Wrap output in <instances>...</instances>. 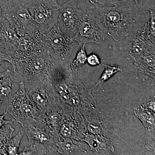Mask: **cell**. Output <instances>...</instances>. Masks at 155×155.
I'll list each match as a JSON object with an SVG mask.
<instances>
[{
    "label": "cell",
    "mask_w": 155,
    "mask_h": 155,
    "mask_svg": "<svg viewBox=\"0 0 155 155\" xmlns=\"http://www.w3.org/2000/svg\"><path fill=\"white\" fill-rule=\"evenodd\" d=\"M134 113L136 116L140 119L147 130H150L155 127V116L148 110L145 108H135Z\"/></svg>",
    "instance_id": "obj_19"
},
{
    "label": "cell",
    "mask_w": 155,
    "mask_h": 155,
    "mask_svg": "<svg viewBox=\"0 0 155 155\" xmlns=\"http://www.w3.org/2000/svg\"><path fill=\"white\" fill-rule=\"evenodd\" d=\"M94 2L104 6H113L122 3L129 2L131 0H91Z\"/></svg>",
    "instance_id": "obj_25"
},
{
    "label": "cell",
    "mask_w": 155,
    "mask_h": 155,
    "mask_svg": "<svg viewBox=\"0 0 155 155\" xmlns=\"http://www.w3.org/2000/svg\"><path fill=\"white\" fill-rule=\"evenodd\" d=\"M24 134V132L21 130L9 140L4 148L7 155H18L19 145Z\"/></svg>",
    "instance_id": "obj_20"
},
{
    "label": "cell",
    "mask_w": 155,
    "mask_h": 155,
    "mask_svg": "<svg viewBox=\"0 0 155 155\" xmlns=\"http://www.w3.org/2000/svg\"><path fill=\"white\" fill-rule=\"evenodd\" d=\"M7 8L0 5V25L8 23L9 21L6 16Z\"/></svg>",
    "instance_id": "obj_28"
},
{
    "label": "cell",
    "mask_w": 155,
    "mask_h": 155,
    "mask_svg": "<svg viewBox=\"0 0 155 155\" xmlns=\"http://www.w3.org/2000/svg\"><path fill=\"white\" fill-rule=\"evenodd\" d=\"M88 1L99 12L106 32L115 41H120L130 34L135 20L129 2L107 6Z\"/></svg>",
    "instance_id": "obj_1"
},
{
    "label": "cell",
    "mask_w": 155,
    "mask_h": 155,
    "mask_svg": "<svg viewBox=\"0 0 155 155\" xmlns=\"http://www.w3.org/2000/svg\"><path fill=\"white\" fill-rule=\"evenodd\" d=\"M24 85L31 101L43 114H45L59 106L51 75L44 80Z\"/></svg>",
    "instance_id": "obj_7"
},
{
    "label": "cell",
    "mask_w": 155,
    "mask_h": 155,
    "mask_svg": "<svg viewBox=\"0 0 155 155\" xmlns=\"http://www.w3.org/2000/svg\"><path fill=\"white\" fill-rule=\"evenodd\" d=\"M6 111L12 122L19 124L26 119H44V114L31 101L22 81L17 91L9 98Z\"/></svg>",
    "instance_id": "obj_6"
},
{
    "label": "cell",
    "mask_w": 155,
    "mask_h": 155,
    "mask_svg": "<svg viewBox=\"0 0 155 155\" xmlns=\"http://www.w3.org/2000/svg\"><path fill=\"white\" fill-rule=\"evenodd\" d=\"M85 45H81L76 53L74 60L69 64V69L72 71H77V68H81L86 64L87 57L85 51Z\"/></svg>",
    "instance_id": "obj_21"
},
{
    "label": "cell",
    "mask_w": 155,
    "mask_h": 155,
    "mask_svg": "<svg viewBox=\"0 0 155 155\" xmlns=\"http://www.w3.org/2000/svg\"><path fill=\"white\" fill-rule=\"evenodd\" d=\"M56 145L59 154L79 155L84 153V145L74 139L56 136Z\"/></svg>",
    "instance_id": "obj_15"
},
{
    "label": "cell",
    "mask_w": 155,
    "mask_h": 155,
    "mask_svg": "<svg viewBox=\"0 0 155 155\" xmlns=\"http://www.w3.org/2000/svg\"><path fill=\"white\" fill-rule=\"evenodd\" d=\"M42 35L46 50L54 61L59 64L69 65L81 46L75 38L64 34L58 23Z\"/></svg>",
    "instance_id": "obj_3"
},
{
    "label": "cell",
    "mask_w": 155,
    "mask_h": 155,
    "mask_svg": "<svg viewBox=\"0 0 155 155\" xmlns=\"http://www.w3.org/2000/svg\"><path fill=\"white\" fill-rule=\"evenodd\" d=\"M28 8L39 33H46L58 24L59 8L54 7L47 0H31Z\"/></svg>",
    "instance_id": "obj_8"
},
{
    "label": "cell",
    "mask_w": 155,
    "mask_h": 155,
    "mask_svg": "<svg viewBox=\"0 0 155 155\" xmlns=\"http://www.w3.org/2000/svg\"><path fill=\"white\" fill-rule=\"evenodd\" d=\"M5 61L10 63L12 67L14 66V58H13V56L0 49V66L1 63Z\"/></svg>",
    "instance_id": "obj_26"
},
{
    "label": "cell",
    "mask_w": 155,
    "mask_h": 155,
    "mask_svg": "<svg viewBox=\"0 0 155 155\" xmlns=\"http://www.w3.org/2000/svg\"><path fill=\"white\" fill-rule=\"evenodd\" d=\"M47 52L45 49L43 35L39 32L19 36L14 59H20Z\"/></svg>",
    "instance_id": "obj_12"
},
{
    "label": "cell",
    "mask_w": 155,
    "mask_h": 155,
    "mask_svg": "<svg viewBox=\"0 0 155 155\" xmlns=\"http://www.w3.org/2000/svg\"><path fill=\"white\" fill-rule=\"evenodd\" d=\"M87 62L90 66H97L101 64V60L98 56L91 54L87 57Z\"/></svg>",
    "instance_id": "obj_27"
},
{
    "label": "cell",
    "mask_w": 155,
    "mask_h": 155,
    "mask_svg": "<svg viewBox=\"0 0 155 155\" xmlns=\"http://www.w3.org/2000/svg\"><path fill=\"white\" fill-rule=\"evenodd\" d=\"M30 1L26 0L7 8V19L19 36L38 32L28 10Z\"/></svg>",
    "instance_id": "obj_9"
},
{
    "label": "cell",
    "mask_w": 155,
    "mask_h": 155,
    "mask_svg": "<svg viewBox=\"0 0 155 155\" xmlns=\"http://www.w3.org/2000/svg\"><path fill=\"white\" fill-rule=\"evenodd\" d=\"M133 58L135 66L140 71L154 77L155 53H148L140 57Z\"/></svg>",
    "instance_id": "obj_18"
},
{
    "label": "cell",
    "mask_w": 155,
    "mask_h": 155,
    "mask_svg": "<svg viewBox=\"0 0 155 155\" xmlns=\"http://www.w3.org/2000/svg\"><path fill=\"white\" fill-rule=\"evenodd\" d=\"M7 114V111H5V114H3V115H0V128L2 127L3 125L8 124V123H11L12 122V121L5 119V117Z\"/></svg>",
    "instance_id": "obj_31"
},
{
    "label": "cell",
    "mask_w": 155,
    "mask_h": 155,
    "mask_svg": "<svg viewBox=\"0 0 155 155\" xmlns=\"http://www.w3.org/2000/svg\"><path fill=\"white\" fill-rule=\"evenodd\" d=\"M143 107L148 108L152 111L155 112V102L154 101L150 102V103L146 104L143 105Z\"/></svg>",
    "instance_id": "obj_33"
},
{
    "label": "cell",
    "mask_w": 155,
    "mask_h": 155,
    "mask_svg": "<svg viewBox=\"0 0 155 155\" xmlns=\"http://www.w3.org/2000/svg\"><path fill=\"white\" fill-rule=\"evenodd\" d=\"M64 118L63 110L60 106L44 114V120L51 133L54 136L59 134V129Z\"/></svg>",
    "instance_id": "obj_16"
},
{
    "label": "cell",
    "mask_w": 155,
    "mask_h": 155,
    "mask_svg": "<svg viewBox=\"0 0 155 155\" xmlns=\"http://www.w3.org/2000/svg\"><path fill=\"white\" fill-rule=\"evenodd\" d=\"M77 2H67L59 8L58 24L61 31L67 36L75 38L85 9Z\"/></svg>",
    "instance_id": "obj_10"
},
{
    "label": "cell",
    "mask_w": 155,
    "mask_h": 155,
    "mask_svg": "<svg viewBox=\"0 0 155 155\" xmlns=\"http://www.w3.org/2000/svg\"><path fill=\"white\" fill-rule=\"evenodd\" d=\"M51 5L56 7V8H59L60 7V5L58 4L57 0H47Z\"/></svg>",
    "instance_id": "obj_34"
},
{
    "label": "cell",
    "mask_w": 155,
    "mask_h": 155,
    "mask_svg": "<svg viewBox=\"0 0 155 155\" xmlns=\"http://www.w3.org/2000/svg\"><path fill=\"white\" fill-rule=\"evenodd\" d=\"M106 31L99 12L93 5L85 9L75 39L81 45L89 43L101 44Z\"/></svg>",
    "instance_id": "obj_5"
},
{
    "label": "cell",
    "mask_w": 155,
    "mask_h": 155,
    "mask_svg": "<svg viewBox=\"0 0 155 155\" xmlns=\"http://www.w3.org/2000/svg\"><path fill=\"white\" fill-rule=\"evenodd\" d=\"M11 124H6L0 128V150L4 149L6 145L12 137L14 129Z\"/></svg>",
    "instance_id": "obj_23"
},
{
    "label": "cell",
    "mask_w": 155,
    "mask_h": 155,
    "mask_svg": "<svg viewBox=\"0 0 155 155\" xmlns=\"http://www.w3.org/2000/svg\"><path fill=\"white\" fill-rule=\"evenodd\" d=\"M20 124L35 154H59L56 145V136L51 133L44 119H26Z\"/></svg>",
    "instance_id": "obj_4"
},
{
    "label": "cell",
    "mask_w": 155,
    "mask_h": 155,
    "mask_svg": "<svg viewBox=\"0 0 155 155\" xmlns=\"http://www.w3.org/2000/svg\"><path fill=\"white\" fill-rule=\"evenodd\" d=\"M19 155H31L35 154V151L33 148L31 147H28L25 146L24 148L21 152L19 153Z\"/></svg>",
    "instance_id": "obj_30"
},
{
    "label": "cell",
    "mask_w": 155,
    "mask_h": 155,
    "mask_svg": "<svg viewBox=\"0 0 155 155\" xmlns=\"http://www.w3.org/2000/svg\"><path fill=\"white\" fill-rule=\"evenodd\" d=\"M140 9L143 11L155 9V0H133Z\"/></svg>",
    "instance_id": "obj_24"
},
{
    "label": "cell",
    "mask_w": 155,
    "mask_h": 155,
    "mask_svg": "<svg viewBox=\"0 0 155 155\" xmlns=\"http://www.w3.org/2000/svg\"><path fill=\"white\" fill-rule=\"evenodd\" d=\"M19 36L10 22L0 25V49L14 57Z\"/></svg>",
    "instance_id": "obj_13"
},
{
    "label": "cell",
    "mask_w": 155,
    "mask_h": 155,
    "mask_svg": "<svg viewBox=\"0 0 155 155\" xmlns=\"http://www.w3.org/2000/svg\"><path fill=\"white\" fill-rule=\"evenodd\" d=\"M55 62L47 52L14 59L13 72L23 84L43 81L50 76Z\"/></svg>",
    "instance_id": "obj_2"
},
{
    "label": "cell",
    "mask_w": 155,
    "mask_h": 155,
    "mask_svg": "<svg viewBox=\"0 0 155 155\" xmlns=\"http://www.w3.org/2000/svg\"><path fill=\"white\" fill-rule=\"evenodd\" d=\"M84 140L87 143L92 150L96 152L106 154L114 150L112 142L106 137L87 134Z\"/></svg>",
    "instance_id": "obj_17"
},
{
    "label": "cell",
    "mask_w": 155,
    "mask_h": 155,
    "mask_svg": "<svg viewBox=\"0 0 155 155\" xmlns=\"http://www.w3.org/2000/svg\"><path fill=\"white\" fill-rule=\"evenodd\" d=\"M25 1L26 0H0V5H2L7 8L11 6L23 2Z\"/></svg>",
    "instance_id": "obj_29"
},
{
    "label": "cell",
    "mask_w": 155,
    "mask_h": 155,
    "mask_svg": "<svg viewBox=\"0 0 155 155\" xmlns=\"http://www.w3.org/2000/svg\"><path fill=\"white\" fill-rule=\"evenodd\" d=\"M57 1L60 6L64 4V3L67 2H72V1L77 2L79 4V6H81V5L83 2L88 1V0H57Z\"/></svg>",
    "instance_id": "obj_32"
},
{
    "label": "cell",
    "mask_w": 155,
    "mask_h": 155,
    "mask_svg": "<svg viewBox=\"0 0 155 155\" xmlns=\"http://www.w3.org/2000/svg\"><path fill=\"white\" fill-rule=\"evenodd\" d=\"M155 30L147 22L134 37L129 46V51L132 58L140 57L150 52L155 53Z\"/></svg>",
    "instance_id": "obj_11"
},
{
    "label": "cell",
    "mask_w": 155,
    "mask_h": 155,
    "mask_svg": "<svg viewBox=\"0 0 155 155\" xmlns=\"http://www.w3.org/2000/svg\"><path fill=\"white\" fill-rule=\"evenodd\" d=\"M103 65L105 67V69L101 75L98 81L96 86H101L102 84L110 79L112 76H114L115 74L122 71V67L118 65L114 64H103Z\"/></svg>",
    "instance_id": "obj_22"
},
{
    "label": "cell",
    "mask_w": 155,
    "mask_h": 155,
    "mask_svg": "<svg viewBox=\"0 0 155 155\" xmlns=\"http://www.w3.org/2000/svg\"><path fill=\"white\" fill-rule=\"evenodd\" d=\"M20 81L17 75L8 69L0 72V98H8L17 91L20 86Z\"/></svg>",
    "instance_id": "obj_14"
},
{
    "label": "cell",
    "mask_w": 155,
    "mask_h": 155,
    "mask_svg": "<svg viewBox=\"0 0 155 155\" xmlns=\"http://www.w3.org/2000/svg\"><path fill=\"white\" fill-rule=\"evenodd\" d=\"M3 101H4V100H3V98H0V105H1L2 104V103H3Z\"/></svg>",
    "instance_id": "obj_35"
}]
</instances>
